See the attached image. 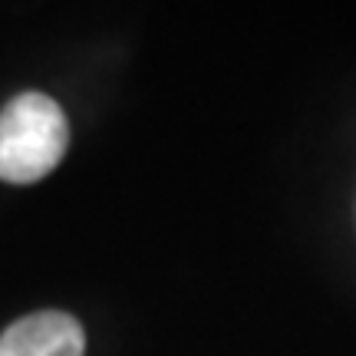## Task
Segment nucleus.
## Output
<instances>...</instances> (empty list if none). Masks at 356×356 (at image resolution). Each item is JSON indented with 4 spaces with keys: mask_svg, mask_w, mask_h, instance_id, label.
<instances>
[{
    "mask_svg": "<svg viewBox=\"0 0 356 356\" xmlns=\"http://www.w3.org/2000/svg\"><path fill=\"white\" fill-rule=\"evenodd\" d=\"M70 145V126L60 109L43 92H20L0 113V178L13 185H30L60 165Z\"/></svg>",
    "mask_w": 356,
    "mask_h": 356,
    "instance_id": "obj_1",
    "label": "nucleus"
},
{
    "mask_svg": "<svg viewBox=\"0 0 356 356\" xmlns=\"http://www.w3.org/2000/svg\"><path fill=\"white\" fill-rule=\"evenodd\" d=\"M86 337L70 314L43 310L17 320L0 337V356H83Z\"/></svg>",
    "mask_w": 356,
    "mask_h": 356,
    "instance_id": "obj_2",
    "label": "nucleus"
}]
</instances>
